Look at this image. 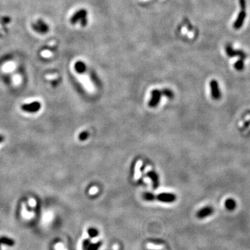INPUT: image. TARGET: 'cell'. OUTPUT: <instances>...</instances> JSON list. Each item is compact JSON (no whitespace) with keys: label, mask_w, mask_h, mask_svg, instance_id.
Returning a JSON list of instances; mask_svg holds the SVG:
<instances>
[{"label":"cell","mask_w":250,"mask_h":250,"mask_svg":"<svg viewBox=\"0 0 250 250\" xmlns=\"http://www.w3.org/2000/svg\"><path fill=\"white\" fill-rule=\"evenodd\" d=\"M239 4H240V11L238 15L236 20H235L234 24L233 27L236 30H238L243 25L244 21L245 20L246 16H247V13H246V8H247V4H246V0H239Z\"/></svg>","instance_id":"obj_1"},{"label":"cell","mask_w":250,"mask_h":250,"mask_svg":"<svg viewBox=\"0 0 250 250\" xmlns=\"http://www.w3.org/2000/svg\"><path fill=\"white\" fill-rule=\"evenodd\" d=\"M91 243V241H90V240L89 238L85 239L83 241V250H87L88 249V248L89 247V245H90V244Z\"/></svg>","instance_id":"obj_19"},{"label":"cell","mask_w":250,"mask_h":250,"mask_svg":"<svg viewBox=\"0 0 250 250\" xmlns=\"http://www.w3.org/2000/svg\"><path fill=\"white\" fill-rule=\"evenodd\" d=\"M101 244H102V242L101 241L97 242L95 243H92L91 242L87 250H98L101 247Z\"/></svg>","instance_id":"obj_16"},{"label":"cell","mask_w":250,"mask_h":250,"mask_svg":"<svg viewBox=\"0 0 250 250\" xmlns=\"http://www.w3.org/2000/svg\"><path fill=\"white\" fill-rule=\"evenodd\" d=\"M88 137H89V133L86 131H82V132L79 135V139L81 140V141H84V140H87V138H88Z\"/></svg>","instance_id":"obj_18"},{"label":"cell","mask_w":250,"mask_h":250,"mask_svg":"<svg viewBox=\"0 0 250 250\" xmlns=\"http://www.w3.org/2000/svg\"><path fill=\"white\" fill-rule=\"evenodd\" d=\"M0 244H4L10 246V247H13L15 244V241L13 239L7 238V237H1L0 238Z\"/></svg>","instance_id":"obj_12"},{"label":"cell","mask_w":250,"mask_h":250,"mask_svg":"<svg viewBox=\"0 0 250 250\" xmlns=\"http://www.w3.org/2000/svg\"><path fill=\"white\" fill-rule=\"evenodd\" d=\"M156 199L164 203H172L176 201L177 197L175 194L170 192H163L156 196Z\"/></svg>","instance_id":"obj_6"},{"label":"cell","mask_w":250,"mask_h":250,"mask_svg":"<svg viewBox=\"0 0 250 250\" xmlns=\"http://www.w3.org/2000/svg\"><path fill=\"white\" fill-rule=\"evenodd\" d=\"M225 208L227 209L228 211H233L235 210L237 206V203L235 201V199H232V198H228L227 199H226L225 202Z\"/></svg>","instance_id":"obj_10"},{"label":"cell","mask_w":250,"mask_h":250,"mask_svg":"<svg viewBox=\"0 0 250 250\" xmlns=\"http://www.w3.org/2000/svg\"><path fill=\"white\" fill-rule=\"evenodd\" d=\"M225 51L228 56L229 57H236L238 56L240 59L244 60L247 58V54L242 50H236L232 47L230 44H227L225 47Z\"/></svg>","instance_id":"obj_2"},{"label":"cell","mask_w":250,"mask_h":250,"mask_svg":"<svg viewBox=\"0 0 250 250\" xmlns=\"http://www.w3.org/2000/svg\"><path fill=\"white\" fill-rule=\"evenodd\" d=\"M161 92H162L163 95L165 96L166 97L169 98V99H172V98L174 97L173 92L171 90H170V89L164 88L163 90H161Z\"/></svg>","instance_id":"obj_17"},{"label":"cell","mask_w":250,"mask_h":250,"mask_svg":"<svg viewBox=\"0 0 250 250\" xmlns=\"http://www.w3.org/2000/svg\"><path fill=\"white\" fill-rule=\"evenodd\" d=\"M40 108H41V104L38 101H33L21 106L22 110L28 113H36L40 110Z\"/></svg>","instance_id":"obj_7"},{"label":"cell","mask_w":250,"mask_h":250,"mask_svg":"<svg viewBox=\"0 0 250 250\" xmlns=\"http://www.w3.org/2000/svg\"><path fill=\"white\" fill-rule=\"evenodd\" d=\"M75 68L78 73H83L86 70V66L84 63L81 61H78L75 63Z\"/></svg>","instance_id":"obj_11"},{"label":"cell","mask_w":250,"mask_h":250,"mask_svg":"<svg viewBox=\"0 0 250 250\" xmlns=\"http://www.w3.org/2000/svg\"><path fill=\"white\" fill-rule=\"evenodd\" d=\"M147 176L151 179L153 183L154 188H157L159 186V178L158 176L154 171H149L147 173Z\"/></svg>","instance_id":"obj_9"},{"label":"cell","mask_w":250,"mask_h":250,"mask_svg":"<svg viewBox=\"0 0 250 250\" xmlns=\"http://www.w3.org/2000/svg\"><path fill=\"white\" fill-rule=\"evenodd\" d=\"M244 60L242 59H239L238 61H236L234 63V68L238 71H241L244 69Z\"/></svg>","instance_id":"obj_15"},{"label":"cell","mask_w":250,"mask_h":250,"mask_svg":"<svg viewBox=\"0 0 250 250\" xmlns=\"http://www.w3.org/2000/svg\"><path fill=\"white\" fill-rule=\"evenodd\" d=\"M151 98L149 100L148 105L151 108H155L160 102L161 98L163 96L162 92H161V90H158V89H155V90H153L151 91Z\"/></svg>","instance_id":"obj_3"},{"label":"cell","mask_w":250,"mask_h":250,"mask_svg":"<svg viewBox=\"0 0 250 250\" xmlns=\"http://www.w3.org/2000/svg\"><path fill=\"white\" fill-rule=\"evenodd\" d=\"M88 234L90 238H96L99 235V231L93 227H90L88 229Z\"/></svg>","instance_id":"obj_14"},{"label":"cell","mask_w":250,"mask_h":250,"mask_svg":"<svg viewBox=\"0 0 250 250\" xmlns=\"http://www.w3.org/2000/svg\"><path fill=\"white\" fill-rule=\"evenodd\" d=\"M4 140V137L2 135H0V143L2 142Z\"/></svg>","instance_id":"obj_20"},{"label":"cell","mask_w":250,"mask_h":250,"mask_svg":"<svg viewBox=\"0 0 250 250\" xmlns=\"http://www.w3.org/2000/svg\"></svg>","instance_id":"obj_21"},{"label":"cell","mask_w":250,"mask_h":250,"mask_svg":"<svg viewBox=\"0 0 250 250\" xmlns=\"http://www.w3.org/2000/svg\"><path fill=\"white\" fill-rule=\"evenodd\" d=\"M214 213V208L212 206L204 207L197 213V217L199 219H204L210 216Z\"/></svg>","instance_id":"obj_8"},{"label":"cell","mask_w":250,"mask_h":250,"mask_svg":"<svg viewBox=\"0 0 250 250\" xmlns=\"http://www.w3.org/2000/svg\"><path fill=\"white\" fill-rule=\"evenodd\" d=\"M142 197H143V199L145 200V201H152L156 200V195L155 194H154L153 193H151V192H144L142 194Z\"/></svg>","instance_id":"obj_13"},{"label":"cell","mask_w":250,"mask_h":250,"mask_svg":"<svg viewBox=\"0 0 250 250\" xmlns=\"http://www.w3.org/2000/svg\"><path fill=\"white\" fill-rule=\"evenodd\" d=\"M210 88L211 97L215 100H218L221 97V92H220L219 84L218 81L213 79L210 81Z\"/></svg>","instance_id":"obj_4"},{"label":"cell","mask_w":250,"mask_h":250,"mask_svg":"<svg viewBox=\"0 0 250 250\" xmlns=\"http://www.w3.org/2000/svg\"><path fill=\"white\" fill-rule=\"evenodd\" d=\"M86 15H87V12L86 10H80L77 11L76 13L71 18V22L72 24H76L78 21L81 20V25L85 26L86 25Z\"/></svg>","instance_id":"obj_5"}]
</instances>
